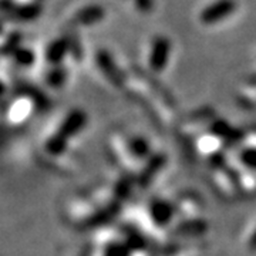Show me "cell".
Segmentation results:
<instances>
[{"label":"cell","instance_id":"3","mask_svg":"<svg viewBox=\"0 0 256 256\" xmlns=\"http://www.w3.org/2000/svg\"><path fill=\"white\" fill-rule=\"evenodd\" d=\"M171 52H172V44L170 38L165 36H156L151 43L150 53L146 57L150 70L156 74L162 73L168 66Z\"/></svg>","mask_w":256,"mask_h":256},{"label":"cell","instance_id":"10","mask_svg":"<svg viewBox=\"0 0 256 256\" xmlns=\"http://www.w3.org/2000/svg\"><path fill=\"white\" fill-rule=\"evenodd\" d=\"M240 245L244 246V249H246V252L249 254H256V220H252L244 230Z\"/></svg>","mask_w":256,"mask_h":256},{"label":"cell","instance_id":"5","mask_svg":"<svg viewBox=\"0 0 256 256\" xmlns=\"http://www.w3.org/2000/svg\"><path fill=\"white\" fill-rule=\"evenodd\" d=\"M96 63L98 66L101 73L106 76V78L111 84L118 86L120 87L124 82H127V76L120 70V66L116 62V58L107 50L101 48V50L97 52V54H96Z\"/></svg>","mask_w":256,"mask_h":256},{"label":"cell","instance_id":"9","mask_svg":"<svg viewBox=\"0 0 256 256\" xmlns=\"http://www.w3.org/2000/svg\"><path fill=\"white\" fill-rule=\"evenodd\" d=\"M6 58V57H4ZM36 52L32 47L20 44V46L13 50V53L10 54V60L14 63L18 67H23V68H28L33 64L36 63Z\"/></svg>","mask_w":256,"mask_h":256},{"label":"cell","instance_id":"4","mask_svg":"<svg viewBox=\"0 0 256 256\" xmlns=\"http://www.w3.org/2000/svg\"><path fill=\"white\" fill-rule=\"evenodd\" d=\"M238 9L236 0H215L202 10L200 22L204 26H215L229 18Z\"/></svg>","mask_w":256,"mask_h":256},{"label":"cell","instance_id":"6","mask_svg":"<svg viewBox=\"0 0 256 256\" xmlns=\"http://www.w3.org/2000/svg\"><path fill=\"white\" fill-rule=\"evenodd\" d=\"M70 53H72V37H58L47 44L44 50V62L48 64V67L60 66L70 58Z\"/></svg>","mask_w":256,"mask_h":256},{"label":"cell","instance_id":"1","mask_svg":"<svg viewBox=\"0 0 256 256\" xmlns=\"http://www.w3.org/2000/svg\"><path fill=\"white\" fill-rule=\"evenodd\" d=\"M88 124V116L82 108L67 111L62 118L43 134L38 146L42 161L56 171L70 172L77 165L74 144L80 141Z\"/></svg>","mask_w":256,"mask_h":256},{"label":"cell","instance_id":"8","mask_svg":"<svg viewBox=\"0 0 256 256\" xmlns=\"http://www.w3.org/2000/svg\"><path fill=\"white\" fill-rule=\"evenodd\" d=\"M68 77L70 70L66 67V63L53 66L48 67V70L44 73V82L50 90H62L68 82Z\"/></svg>","mask_w":256,"mask_h":256},{"label":"cell","instance_id":"2","mask_svg":"<svg viewBox=\"0 0 256 256\" xmlns=\"http://www.w3.org/2000/svg\"><path fill=\"white\" fill-rule=\"evenodd\" d=\"M44 96H38L32 90H18L10 94L9 100L3 102V122L10 130L26 127L43 106Z\"/></svg>","mask_w":256,"mask_h":256},{"label":"cell","instance_id":"7","mask_svg":"<svg viewBox=\"0 0 256 256\" xmlns=\"http://www.w3.org/2000/svg\"><path fill=\"white\" fill-rule=\"evenodd\" d=\"M106 16V10L98 4H88L80 10H77L70 18V26L74 28H82V26H92L101 22Z\"/></svg>","mask_w":256,"mask_h":256}]
</instances>
